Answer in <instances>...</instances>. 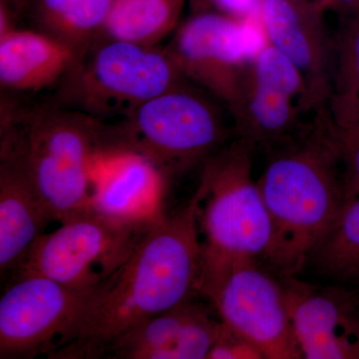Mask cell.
Here are the masks:
<instances>
[{
	"label": "cell",
	"mask_w": 359,
	"mask_h": 359,
	"mask_svg": "<svg viewBox=\"0 0 359 359\" xmlns=\"http://www.w3.org/2000/svg\"><path fill=\"white\" fill-rule=\"evenodd\" d=\"M113 1L32 0L28 13L39 32L67 45L78 58L102 39Z\"/></svg>",
	"instance_id": "obj_18"
},
{
	"label": "cell",
	"mask_w": 359,
	"mask_h": 359,
	"mask_svg": "<svg viewBox=\"0 0 359 359\" xmlns=\"http://www.w3.org/2000/svg\"><path fill=\"white\" fill-rule=\"evenodd\" d=\"M325 7L313 1L261 0L259 18L269 44L302 75L314 110L327 105L332 74V37Z\"/></svg>",
	"instance_id": "obj_13"
},
{
	"label": "cell",
	"mask_w": 359,
	"mask_h": 359,
	"mask_svg": "<svg viewBox=\"0 0 359 359\" xmlns=\"http://www.w3.org/2000/svg\"><path fill=\"white\" fill-rule=\"evenodd\" d=\"M249 144L235 138L202 168L196 195L202 245L201 297L233 264L266 259L271 223Z\"/></svg>",
	"instance_id": "obj_5"
},
{
	"label": "cell",
	"mask_w": 359,
	"mask_h": 359,
	"mask_svg": "<svg viewBox=\"0 0 359 359\" xmlns=\"http://www.w3.org/2000/svg\"><path fill=\"white\" fill-rule=\"evenodd\" d=\"M185 0H114L103 37L156 47L178 27Z\"/></svg>",
	"instance_id": "obj_19"
},
{
	"label": "cell",
	"mask_w": 359,
	"mask_h": 359,
	"mask_svg": "<svg viewBox=\"0 0 359 359\" xmlns=\"http://www.w3.org/2000/svg\"><path fill=\"white\" fill-rule=\"evenodd\" d=\"M102 126L108 153L140 156L166 183L202 169L236 138L226 106L188 79Z\"/></svg>",
	"instance_id": "obj_4"
},
{
	"label": "cell",
	"mask_w": 359,
	"mask_h": 359,
	"mask_svg": "<svg viewBox=\"0 0 359 359\" xmlns=\"http://www.w3.org/2000/svg\"><path fill=\"white\" fill-rule=\"evenodd\" d=\"M344 195L347 204L359 197V122L346 127L337 125Z\"/></svg>",
	"instance_id": "obj_22"
},
{
	"label": "cell",
	"mask_w": 359,
	"mask_h": 359,
	"mask_svg": "<svg viewBox=\"0 0 359 359\" xmlns=\"http://www.w3.org/2000/svg\"><path fill=\"white\" fill-rule=\"evenodd\" d=\"M266 156L257 181L273 230L264 259L280 278L297 276L347 205L337 125L327 106L294 140Z\"/></svg>",
	"instance_id": "obj_2"
},
{
	"label": "cell",
	"mask_w": 359,
	"mask_h": 359,
	"mask_svg": "<svg viewBox=\"0 0 359 359\" xmlns=\"http://www.w3.org/2000/svg\"><path fill=\"white\" fill-rule=\"evenodd\" d=\"M330 7L342 16L349 15L359 13V0H330Z\"/></svg>",
	"instance_id": "obj_25"
},
{
	"label": "cell",
	"mask_w": 359,
	"mask_h": 359,
	"mask_svg": "<svg viewBox=\"0 0 359 359\" xmlns=\"http://www.w3.org/2000/svg\"><path fill=\"white\" fill-rule=\"evenodd\" d=\"M4 285L1 359L51 358L69 339L92 294L32 271H20Z\"/></svg>",
	"instance_id": "obj_10"
},
{
	"label": "cell",
	"mask_w": 359,
	"mask_h": 359,
	"mask_svg": "<svg viewBox=\"0 0 359 359\" xmlns=\"http://www.w3.org/2000/svg\"><path fill=\"white\" fill-rule=\"evenodd\" d=\"M294 1H313L325 6V8L330 7V0H294Z\"/></svg>",
	"instance_id": "obj_26"
},
{
	"label": "cell",
	"mask_w": 359,
	"mask_h": 359,
	"mask_svg": "<svg viewBox=\"0 0 359 359\" xmlns=\"http://www.w3.org/2000/svg\"><path fill=\"white\" fill-rule=\"evenodd\" d=\"M308 264L325 278L359 292V197L346 205L311 250Z\"/></svg>",
	"instance_id": "obj_21"
},
{
	"label": "cell",
	"mask_w": 359,
	"mask_h": 359,
	"mask_svg": "<svg viewBox=\"0 0 359 359\" xmlns=\"http://www.w3.org/2000/svg\"><path fill=\"white\" fill-rule=\"evenodd\" d=\"M196 193L172 216L163 215L121 269L93 292L69 339L51 359H92L144 321L201 297L202 245Z\"/></svg>",
	"instance_id": "obj_1"
},
{
	"label": "cell",
	"mask_w": 359,
	"mask_h": 359,
	"mask_svg": "<svg viewBox=\"0 0 359 359\" xmlns=\"http://www.w3.org/2000/svg\"><path fill=\"white\" fill-rule=\"evenodd\" d=\"M202 297L264 359L302 358L280 276L271 275L259 261L233 264Z\"/></svg>",
	"instance_id": "obj_11"
},
{
	"label": "cell",
	"mask_w": 359,
	"mask_h": 359,
	"mask_svg": "<svg viewBox=\"0 0 359 359\" xmlns=\"http://www.w3.org/2000/svg\"><path fill=\"white\" fill-rule=\"evenodd\" d=\"M316 111L299 71L269 43L250 62L230 108L236 138L266 154L299 136Z\"/></svg>",
	"instance_id": "obj_8"
},
{
	"label": "cell",
	"mask_w": 359,
	"mask_h": 359,
	"mask_svg": "<svg viewBox=\"0 0 359 359\" xmlns=\"http://www.w3.org/2000/svg\"><path fill=\"white\" fill-rule=\"evenodd\" d=\"M0 159L20 168L53 221L90 207L97 163L105 154L101 123L51 102L2 93Z\"/></svg>",
	"instance_id": "obj_3"
},
{
	"label": "cell",
	"mask_w": 359,
	"mask_h": 359,
	"mask_svg": "<svg viewBox=\"0 0 359 359\" xmlns=\"http://www.w3.org/2000/svg\"><path fill=\"white\" fill-rule=\"evenodd\" d=\"M53 221L43 201L22 171L0 159V278L18 273L35 241Z\"/></svg>",
	"instance_id": "obj_17"
},
{
	"label": "cell",
	"mask_w": 359,
	"mask_h": 359,
	"mask_svg": "<svg viewBox=\"0 0 359 359\" xmlns=\"http://www.w3.org/2000/svg\"><path fill=\"white\" fill-rule=\"evenodd\" d=\"M264 37L250 18L203 11L178 26L164 49L189 81L209 92L230 112L245 71L266 44Z\"/></svg>",
	"instance_id": "obj_9"
},
{
	"label": "cell",
	"mask_w": 359,
	"mask_h": 359,
	"mask_svg": "<svg viewBox=\"0 0 359 359\" xmlns=\"http://www.w3.org/2000/svg\"><path fill=\"white\" fill-rule=\"evenodd\" d=\"M167 183L147 160L135 154H103L97 163L90 207L112 218L133 219L162 214Z\"/></svg>",
	"instance_id": "obj_16"
},
{
	"label": "cell",
	"mask_w": 359,
	"mask_h": 359,
	"mask_svg": "<svg viewBox=\"0 0 359 359\" xmlns=\"http://www.w3.org/2000/svg\"><path fill=\"white\" fill-rule=\"evenodd\" d=\"M163 215L117 219L88 207L57 230L40 236L18 273H39L71 290L93 294L121 269Z\"/></svg>",
	"instance_id": "obj_7"
},
{
	"label": "cell",
	"mask_w": 359,
	"mask_h": 359,
	"mask_svg": "<svg viewBox=\"0 0 359 359\" xmlns=\"http://www.w3.org/2000/svg\"><path fill=\"white\" fill-rule=\"evenodd\" d=\"M335 125L359 122V13L342 16L332 37V74L327 103Z\"/></svg>",
	"instance_id": "obj_20"
},
{
	"label": "cell",
	"mask_w": 359,
	"mask_h": 359,
	"mask_svg": "<svg viewBox=\"0 0 359 359\" xmlns=\"http://www.w3.org/2000/svg\"><path fill=\"white\" fill-rule=\"evenodd\" d=\"M207 359H264L262 353L245 337L221 321L216 341Z\"/></svg>",
	"instance_id": "obj_23"
},
{
	"label": "cell",
	"mask_w": 359,
	"mask_h": 359,
	"mask_svg": "<svg viewBox=\"0 0 359 359\" xmlns=\"http://www.w3.org/2000/svg\"><path fill=\"white\" fill-rule=\"evenodd\" d=\"M189 299L144 321L108 351L116 359H207L221 320L211 304Z\"/></svg>",
	"instance_id": "obj_14"
},
{
	"label": "cell",
	"mask_w": 359,
	"mask_h": 359,
	"mask_svg": "<svg viewBox=\"0 0 359 359\" xmlns=\"http://www.w3.org/2000/svg\"><path fill=\"white\" fill-rule=\"evenodd\" d=\"M282 276L295 337L306 359H359V292Z\"/></svg>",
	"instance_id": "obj_12"
},
{
	"label": "cell",
	"mask_w": 359,
	"mask_h": 359,
	"mask_svg": "<svg viewBox=\"0 0 359 359\" xmlns=\"http://www.w3.org/2000/svg\"><path fill=\"white\" fill-rule=\"evenodd\" d=\"M185 79L164 47L102 37L76 59L46 98L109 124Z\"/></svg>",
	"instance_id": "obj_6"
},
{
	"label": "cell",
	"mask_w": 359,
	"mask_h": 359,
	"mask_svg": "<svg viewBox=\"0 0 359 359\" xmlns=\"http://www.w3.org/2000/svg\"><path fill=\"white\" fill-rule=\"evenodd\" d=\"M76 59L70 47L39 30L13 27L1 32L2 93L32 97L53 90Z\"/></svg>",
	"instance_id": "obj_15"
},
{
	"label": "cell",
	"mask_w": 359,
	"mask_h": 359,
	"mask_svg": "<svg viewBox=\"0 0 359 359\" xmlns=\"http://www.w3.org/2000/svg\"><path fill=\"white\" fill-rule=\"evenodd\" d=\"M32 4V0H0V4L6 7L14 20L27 13Z\"/></svg>",
	"instance_id": "obj_24"
}]
</instances>
